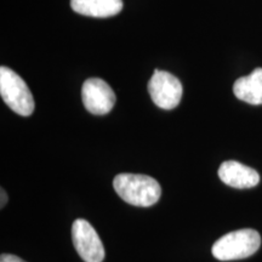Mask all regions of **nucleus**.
I'll list each match as a JSON object with an SVG mask.
<instances>
[{
  "label": "nucleus",
  "instance_id": "7",
  "mask_svg": "<svg viewBox=\"0 0 262 262\" xmlns=\"http://www.w3.org/2000/svg\"><path fill=\"white\" fill-rule=\"evenodd\" d=\"M219 178L229 187L239 189L255 187L260 182V175L256 170L235 160H227L221 164Z\"/></svg>",
  "mask_w": 262,
  "mask_h": 262
},
{
  "label": "nucleus",
  "instance_id": "4",
  "mask_svg": "<svg viewBox=\"0 0 262 262\" xmlns=\"http://www.w3.org/2000/svg\"><path fill=\"white\" fill-rule=\"evenodd\" d=\"M150 98L162 110H173L182 98V84L169 72L156 70L148 83Z\"/></svg>",
  "mask_w": 262,
  "mask_h": 262
},
{
  "label": "nucleus",
  "instance_id": "1",
  "mask_svg": "<svg viewBox=\"0 0 262 262\" xmlns=\"http://www.w3.org/2000/svg\"><path fill=\"white\" fill-rule=\"evenodd\" d=\"M117 194L127 204L135 206L155 205L162 195V187L156 179L140 173H119L113 180Z\"/></svg>",
  "mask_w": 262,
  "mask_h": 262
},
{
  "label": "nucleus",
  "instance_id": "10",
  "mask_svg": "<svg viewBox=\"0 0 262 262\" xmlns=\"http://www.w3.org/2000/svg\"><path fill=\"white\" fill-rule=\"evenodd\" d=\"M0 262H26V261L22 260V258H19L18 256H16V255L3 254L2 256H0Z\"/></svg>",
  "mask_w": 262,
  "mask_h": 262
},
{
  "label": "nucleus",
  "instance_id": "3",
  "mask_svg": "<svg viewBox=\"0 0 262 262\" xmlns=\"http://www.w3.org/2000/svg\"><path fill=\"white\" fill-rule=\"evenodd\" d=\"M0 95L4 102L22 117H29L34 112V98L27 84L19 75L2 66L0 68Z\"/></svg>",
  "mask_w": 262,
  "mask_h": 262
},
{
  "label": "nucleus",
  "instance_id": "8",
  "mask_svg": "<svg viewBox=\"0 0 262 262\" xmlns=\"http://www.w3.org/2000/svg\"><path fill=\"white\" fill-rule=\"evenodd\" d=\"M233 93L238 100L249 104H262V68H256L249 75L235 80Z\"/></svg>",
  "mask_w": 262,
  "mask_h": 262
},
{
  "label": "nucleus",
  "instance_id": "11",
  "mask_svg": "<svg viewBox=\"0 0 262 262\" xmlns=\"http://www.w3.org/2000/svg\"><path fill=\"white\" fill-rule=\"evenodd\" d=\"M0 196H2V202H0V206H2V209L4 208L6 203H8V194H6V192L4 191V188H2V194H0Z\"/></svg>",
  "mask_w": 262,
  "mask_h": 262
},
{
  "label": "nucleus",
  "instance_id": "5",
  "mask_svg": "<svg viewBox=\"0 0 262 262\" xmlns=\"http://www.w3.org/2000/svg\"><path fill=\"white\" fill-rule=\"evenodd\" d=\"M73 245L85 262H102L104 248L97 232L86 220L78 219L72 225Z\"/></svg>",
  "mask_w": 262,
  "mask_h": 262
},
{
  "label": "nucleus",
  "instance_id": "2",
  "mask_svg": "<svg viewBox=\"0 0 262 262\" xmlns=\"http://www.w3.org/2000/svg\"><path fill=\"white\" fill-rule=\"evenodd\" d=\"M261 237L257 231L251 228L229 232L211 248L212 256L220 261H233L247 258L260 249Z\"/></svg>",
  "mask_w": 262,
  "mask_h": 262
},
{
  "label": "nucleus",
  "instance_id": "6",
  "mask_svg": "<svg viewBox=\"0 0 262 262\" xmlns=\"http://www.w3.org/2000/svg\"><path fill=\"white\" fill-rule=\"evenodd\" d=\"M81 100L85 108L95 116L110 113L116 103V94L106 81L100 78L85 80L81 88Z\"/></svg>",
  "mask_w": 262,
  "mask_h": 262
},
{
  "label": "nucleus",
  "instance_id": "9",
  "mask_svg": "<svg viewBox=\"0 0 262 262\" xmlns=\"http://www.w3.org/2000/svg\"><path fill=\"white\" fill-rule=\"evenodd\" d=\"M73 11L90 17H111L122 11L123 0H71Z\"/></svg>",
  "mask_w": 262,
  "mask_h": 262
}]
</instances>
